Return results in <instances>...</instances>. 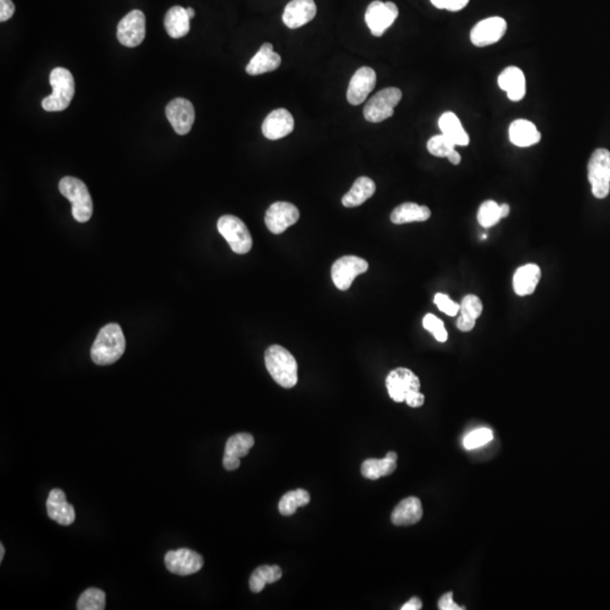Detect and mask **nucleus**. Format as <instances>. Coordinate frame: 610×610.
Returning <instances> with one entry per match:
<instances>
[{
  "label": "nucleus",
  "instance_id": "nucleus-1",
  "mask_svg": "<svg viewBox=\"0 0 610 610\" xmlns=\"http://www.w3.org/2000/svg\"><path fill=\"white\" fill-rule=\"evenodd\" d=\"M126 339L120 325L109 323L97 334L91 349L92 361L97 365L116 363L125 353Z\"/></svg>",
  "mask_w": 610,
  "mask_h": 610
},
{
  "label": "nucleus",
  "instance_id": "nucleus-2",
  "mask_svg": "<svg viewBox=\"0 0 610 610\" xmlns=\"http://www.w3.org/2000/svg\"><path fill=\"white\" fill-rule=\"evenodd\" d=\"M264 364L275 382L285 389L298 383V362L287 349L280 345L268 347L264 353Z\"/></svg>",
  "mask_w": 610,
  "mask_h": 610
},
{
  "label": "nucleus",
  "instance_id": "nucleus-3",
  "mask_svg": "<svg viewBox=\"0 0 610 610\" xmlns=\"http://www.w3.org/2000/svg\"><path fill=\"white\" fill-rule=\"evenodd\" d=\"M52 86V94L42 101V108L49 112L64 111L69 107L75 95V81L69 70L57 67L49 77Z\"/></svg>",
  "mask_w": 610,
  "mask_h": 610
},
{
  "label": "nucleus",
  "instance_id": "nucleus-4",
  "mask_svg": "<svg viewBox=\"0 0 610 610\" xmlns=\"http://www.w3.org/2000/svg\"><path fill=\"white\" fill-rule=\"evenodd\" d=\"M59 190L71 203L74 219L79 223L88 222L93 214V201L85 183L74 176H65L59 183Z\"/></svg>",
  "mask_w": 610,
  "mask_h": 610
},
{
  "label": "nucleus",
  "instance_id": "nucleus-5",
  "mask_svg": "<svg viewBox=\"0 0 610 610\" xmlns=\"http://www.w3.org/2000/svg\"><path fill=\"white\" fill-rule=\"evenodd\" d=\"M403 93L397 87H388L378 92L365 104L363 115L366 121L379 124L387 119L391 118L395 113V108L400 102Z\"/></svg>",
  "mask_w": 610,
  "mask_h": 610
},
{
  "label": "nucleus",
  "instance_id": "nucleus-6",
  "mask_svg": "<svg viewBox=\"0 0 610 610\" xmlns=\"http://www.w3.org/2000/svg\"><path fill=\"white\" fill-rule=\"evenodd\" d=\"M588 178L591 183L592 194L598 199H604L610 192V152L598 149L592 153L588 164Z\"/></svg>",
  "mask_w": 610,
  "mask_h": 610
},
{
  "label": "nucleus",
  "instance_id": "nucleus-7",
  "mask_svg": "<svg viewBox=\"0 0 610 610\" xmlns=\"http://www.w3.org/2000/svg\"><path fill=\"white\" fill-rule=\"evenodd\" d=\"M217 230L225 240L228 241L232 251L237 255H246L251 250V234L246 225L237 216H222L217 222Z\"/></svg>",
  "mask_w": 610,
  "mask_h": 610
},
{
  "label": "nucleus",
  "instance_id": "nucleus-8",
  "mask_svg": "<svg viewBox=\"0 0 610 610\" xmlns=\"http://www.w3.org/2000/svg\"><path fill=\"white\" fill-rule=\"evenodd\" d=\"M368 264L356 255H345L338 259L331 268V278L340 291H347L356 277L368 271Z\"/></svg>",
  "mask_w": 610,
  "mask_h": 610
},
{
  "label": "nucleus",
  "instance_id": "nucleus-9",
  "mask_svg": "<svg viewBox=\"0 0 610 610\" xmlns=\"http://www.w3.org/2000/svg\"><path fill=\"white\" fill-rule=\"evenodd\" d=\"M399 15L397 5L391 1L375 0L368 5L365 12V22L374 37H382L384 32L395 23Z\"/></svg>",
  "mask_w": 610,
  "mask_h": 610
},
{
  "label": "nucleus",
  "instance_id": "nucleus-10",
  "mask_svg": "<svg viewBox=\"0 0 610 610\" xmlns=\"http://www.w3.org/2000/svg\"><path fill=\"white\" fill-rule=\"evenodd\" d=\"M146 35V17L142 10H135L119 22L117 37L122 46L135 48L143 43Z\"/></svg>",
  "mask_w": 610,
  "mask_h": 610
},
{
  "label": "nucleus",
  "instance_id": "nucleus-11",
  "mask_svg": "<svg viewBox=\"0 0 610 610\" xmlns=\"http://www.w3.org/2000/svg\"><path fill=\"white\" fill-rule=\"evenodd\" d=\"M386 384L389 396L396 403H403L410 392L419 391L421 389L418 377L406 368L392 370L387 377Z\"/></svg>",
  "mask_w": 610,
  "mask_h": 610
},
{
  "label": "nucleus",
  "instance_id": "nucleus-12",
  "mask_svg": "<svg viewBox=\"0 0 610 610\" xmlns=\"http://www.w3.org/2000/svg\"><path fill=\"white\" fill-rule=\"evenodd\" d=\"M300 219L298 207L286 201L273 203L264 216V223L273 234H282Z\"/></svg>",
  "mask_w": 610,
  "mask_h": 610
},
{
  "label": "nucleus",
  "instance_id": "nucleus-13",
  "mask_svg": "<svg viewBox=\"0 0 610 610\" xmlns=\"http://www.w3.org/2000/svg\"><path fill=\"white\" fill-rule=\"evenodd\" d=\"M507 23L505 19L498 16H493L489 19L478 22L471 32V41L478 48L492 46L498 42L505 35Z\"/></svg>",
  "mask_w": 610,
  "mask_h": 610
},
{
  "label": "nucleus",
  "instance_id": "nucleus-14",
  "mask_svg": "<svg viewBox=\"0 0 610 610\" xmlns=\"http://www.w3.org/2000/svg\"><path fill=\"white\" fill-rule=\"evenodd\" d=\"M165 566L171 573L180 577H188L201 571L203 566V556L194 550L181 548L167 552L164 557Z\"/></svg>",
  "mask_w": 610,
  "mask_h": 610
},
{
  "label": "nucleus",
  "instance_id": "nucleus-15",
  "mask_svg": "<svg viewBox=\"0 0 610 610\" xmlns=\"http://www.w3.org/2000/svg\"><path fill=\"white\" fill-rule=\"evenodd\" d=\"M165 113L176 134L187 135L190 133L196 119L194 108L190 101L183 97H176L167 104Z\"/></svg>",
  "mask_w": 610,
  "mask_h": 610
},
{
  "label": "nucleus",
  "instance_id": "nucleus-16",
  "mask_svg": "<svg viewBox=\"0 0 610 610\" xmlns=\"http://www.w3.org/2000/svg\"><path fill=\"white\" fill-rule=\"evenodd\" d=\"M377 85V74L371 67H362L356 70L349 82L347 90V101L352 105L363 103L371 92Z\"/></svg>",
  "mask_w": 610,
  "mask_h": 610
},
{
  "label": "nucleus",
  "instance_id": "nucleus-17",
  "mask_svg": "<svg viewBox=\"0 0 610 610\" xmlns=\"http://www.w3.org/2000/svg\"><path fill=\"white\" fill-rule=\"evenodd\" d=\"M255 446V437L249 433H237L228 439L225 446L223 466L228 471H237L240 467V459L246 457Z\"/></svg>",
  "mask_w": 610,
  "mask_h": 610
},
{
  "label": "nucleus",
  "instance_id": "nucleus-18",
  "mask_svg": "<svg viewBox=\"0 0 610 610\" xmlns=\"http://www.w3.org/2000/svg\"><path fill=\"white\" fill-rule=\"evenodd\" d=\"M294 118L286 109L271 111L262 124V134L269 140H278L289 136L294 129Z\"/></svg>",
  "mask_w": 610,
  "mask_h": 610
},
{
  "label": "nucleus",
  "instance_id": "nucleus-19",
  "mask_svg": "<svg viewBox=\"0 0 610 610\" xmlns=\"http://www.w3.org/2000/svg\"><path fill=\"white\" fill-rule=\"evenodd\" d=\"M316 15L314 0H291L286 5L282 22L291 30L300 28L312 21Z\"/></svg>",
  "mask_w": 610,
  "mask_h": 610
},
{
  "label": "nucleus",
  "instance_id": "nucleus-20",
  "mask_svg": "<svg viewBox=\"0 0 610 610\" xmlns=\"http://www.w3.org/2000/svg\"><path fill=\"white\" fill-rule=\"evenodd\" d=\"M46 512L50 519L61 525H70L76 518L75 509L68 503L66 494L59 489H52L49 494Z\"/></svg>",
  "mask_w": 610,
  "mask_h": 610
},
{
  "label": "nucleus",
  "instance_id": "nucleus-21",
  "mask_svg": "<svg viewBox=\"0 0 610 610\" xmlns=\"http://www.w3.org/2000/svg\"><path fill=\"white\" fill-rule=\"evenodd\" d=\"M282 64V58L277 52L273 51L271 43H264L255 57L246 66V73L250 76H258L262 74L271 73L276 70Z\"/></svg>",
  "mask_w": 610,
  "mask_h": 610
},
{
  "label": "nucleus",
  "instance_id": "nucleus-22",
  "mask_svg": "<svg viewBox=\"0 0 610 610\" xmlns=\"http://www.w3.org/2000/svg\"><path fill=\"white\" fill-rule=\"evenodd\" d=\"M498 83L500 88L507 92V97L511 101L519 102L525 97V77L523 70L520 68L514 67V66L505 68L500 74Z\"/></svg>",
  "mask_w": 610,
  "mask_h": 610
},
{
  "label": "nucleus",
  "instance_id": "nucleus-23",
  "mask_svg": "<svg viewBox=\"0 0 610 610\" xmlns=\"http://www.w3.org/2000/svg\"><path fill=\"white\" fill-rule=\"evenodd\" d=\"M423 518L422 502L417 498H407L392 511L391 521L395 525H416Z\"/></svg>",
  "mask_w": 610,
  "mask_h": 610
},
{
  "label": "nucleus",
  "instance_id": "nucleus-24",
  "mask_svg": "<svg viewBox=\"0 0 610 610\" xmlns=\"http://www.w3.org/2000/svg\"><path fill=\"white\" fill-rule=\"evenodd\" d=\"M541 269L534 264H525L516 271L514 276V289L516 295L527 296L536 291L541 282Z\"/></svg>",
  "mask_w": 610,
  "mask_h": 610
},
{
  "label": "nucleus",
  "instance_id": "nucleus-25",
  "mask_svg": "<svg viewBox=\"0 0 610 610\" xmlns=\"http://www.w3.org/2000/svg\"><path fill=\"white\" fill-rule=\"evenodd\" d=\"M511 143L518 147H530L539 143L541 134L532 121L518 119L511 124L509 129Z\"/></svg>",
  "mask_w": 610,
  "mask_h": 610
},
{
  "label": "nucleus",
  "instance_id": "nucleus-26",
  "mask_svg": "<svg viewBox=\"0 0 610 610\" xmlns=\"http://www.w3.org/2000/svg\"><path fill=\"white\" fill-rule=\"evenodd\" d=\"M398 455L396 452H388L386 458L368 459L361 467L362 475L371 480H377L381 477L389 476L397 469Z\"/></svg>",
  "mask_w": 610,
  "mask_h": 610
},
{
  "label": "nucleus",
  "instance_id": "nucleus-27",
  "mask_svg": "<svg viewBox=\"0 0 610 610\" xmlns=\"http://www.w3.org/2000/svg\"><path fill=\"white\" fill-rule=\"evenodd\" d=\"M377 190V185L373 180L368 176H361L356 179L352 189L341 199L344 206L347 208L361 206L362 203L370 199Z\"/></svg>",
  "mask_w": 610,
  "mask_h": 610
},
{
  "label": "nucleus",
  "instance_id": "nucleus-28",
  "mask_svg": "<svg viewBox=\"0 0 610 610\" xmlns=\"http://www.w3.org/2000/svg\"><path fill=\"white\" fill-rule=\"evenodd\" d=\"M431 217V210L426 206H419L415 203H404L396 207L390 216L393 224L425 222Z\"/></svg>",
  "mask_w": 610,
  "mask_h": 610
},
{
  "label": "nucleus",
  "instance_id": "nucleus-29",
  "mask_svg": "<svg viewBox=\"0 0 610 610\" xmlns=\"http://www.w3.org/2000/svg\"><path fill=\"white\" fill-rule=\"evenodd\" d=\"M164 26L171 37L180 39L185 37L190 31V19L187 10L181 6L172 7L165 15Z\"/></svg>",
  "mask_w": 610,
  "mask_h": 610
},
{
  "label": "nucleus",
  "instance_id": "nucleus-30",
  "mask_svg": "<svg viewBox=\"0 0 610 610\" xmlns=\"http://www.w3.org/2000/svg\"><path fill=\"white\" fill-rule=\"evenodd\" d=\"M439 127L444 136L452 140L455 145L467 146L471 143L465 128L453 112H446L439 119Z\"/></svg>",
  "mask_w": 610,
  "mask_h": 610
},
{
  "label": "nucleus",
  "instance_id": "nucleus-31",
  "mask_svg": "<svg viewBox=\"0 0 610 610\" xmlns=\"http://www.w3.org/2000/svg\"><path fill=\"white\" fill-rule=\"evenodd\" d=\"M282 568L277 565H262L255 568L249 580L250 590L259 593L264 589V586L277 582L282 577Z\"/></svg>",
  "mask_w": 610,
  "mask_h": 610
},
{
  "label": "nucleus",
  "instance_id": "nucleus-32",
  "mask_svg": "<svg viewBox=\"0 0 610 610\" xmlns=\"http://www.w3.org/2000/svg\"><path fill=\"white\" fill-rule=\"evenodd\" d=\"M310 494L307 491H304V489L291 491V492L286 493L280 498V504H278V510H280V514L282 516H293L298 507H305V505L310 503Z\"/></svg>",
  "mask_w": 610,
  "mask_h": 610
},
{
  "label": "nucleus",
  "instance_id": "nucleus-33",
  "mask_svg": "<svg viewBox=\"0 0 610 610\" xmlns=\"http://www.w3.org/2000/svg\"><path fill=\"white\" fill-rule=\"evenodd\" d=\"M77 609H105V593L96 588H90V589L85 590L77 601Z\"/></svg>",
  "mask_w": 610,
  "mask_h": 610
},
{
  "label": "nucleus",
  "instance_id": "nucleus-34",
  "mask_svg": "<svg viewBox=\"0 0 610 610\" xmlns=\"http://www.w3.org/2000/svg\"><path fill=\"white\" fill-rule=\"evenodd\" d=\"M477 219L483 228H493L502 219L501 206L493 201H484L477 213Z\"/></svg>",
  "mask_w": 610,
  "mask_h": 610
},
{
  "label": "nucleus",
  "instance_id": "nucleus-35",
  "mask_svg": "<svg viewBox=\"0 0 610 610\" xmlns=\"http://www.w3.org/2000/svg\"><path fill=\"white\" fill-rule=\"evenodd\" d=\"M455 144L443 134L432 137L427 142V151L437 158H448L455 149Z\"/></svg>",
  "mask_w": 610,
  "mask_h": 610
},
{
  "label": "nucleus",
  "instance_id": "nucleus-36",
  "mask_svg": "<svg viewBox=\"0 0 610 610\" xmlns=\"http://www.w3.org/2000/svg\"><path fill=\"white\" fill-rule=\"evenodd\" d=\"M483 312V302L474 294L466 295L460 304V316L477 320Z\"/></svg>",
  "mask_w": 610,
  "mask_h": 610
},
{
  "label": "nucleus",
  "instance_id": "nucleus-37",
  "mask_svg": "<svg viewBox=\"0 0 610 610\" xmlns=\"http://www.w3.org/2000/svg\"><path fill=\"white\" fill-rule=\"evenodd\" d=\"M493 440V432L489 428H478L466 435L464 446L467 450H474L489 443Z\"/></svg>",
  "mask_w": 610,
  "mask_h": 610
},
{
  "label": "nucleus",
  "instance_id": "nucleus-38",
  "mask_svg": "<svg viewBox=\"0 0 610 610\" xmlns=\"http://www.w3.org/2000/svg\"><path fill=\"white\" fill-rule=\"evenodd\" d=\"M423 327L434 334L435 339L437 341L446 343V339H448V331H446V327H444L443 321L439 319L434 314L428 313V314L424 316Z\"/></svg>",
  "mask_w": 610,
  "mask_h": 610
},
{
  "label": "nucleus",
  "instance_id": "nucleus-39",
  "mask_svg": "<svg viewBox=\"0 0 610 610\" xmlns=\"http://www.w3.org/2000/svg\"><path fill=\"white\" fill-rule=\"evenodd\" d=\"M434 303L437 304L439 310L446 313V316H455L460 311V304L455 303V300L448 296V295L437 293L435 295Z\"/></svg>",
  "mask_w": 610,
  "mask_h": 610
},
{
  "label": "nucleus",
  "instance_id": "nucleus-40",
  "mask_svg": "<svg viewBox=\"0 0 610 610\" xmlns=\"http://www.w3.org/2000/svg\"><path fill=\"white\" fill-rule=\"evenodd\" d=\"M471 0H431L433 6L439 10H446L449 12H459L464 10Z\"/></svg>",
  "mask_w": 610,
  "mask_h": 610
},
{
  "label": "nucleus",
  "instance_id": "nucleus-41",
  "mask_svg": "<svg viewBox=\"0 0 610 610\" xmlns=\"http://www.w3.org/2000/svg\"><path fill=\"white\" fill-rule=\"evenodd\" d=\"M439 609L462 610L465 609V608L455 604V601H453L452 592H448V593H446V595H442V597H441L440 598V600H439Z\"/></svg>",
  "mask_w": 610,
  "mask_h": 610
},
{
  "label": "nucleus",
  "instance_id": "nucleus-42",
  "mask_svg": "<svg viewBox=\"0 0 610 610\" xmlns=\"http://www.w3.org/2000/svg\"><path fill=\"white\" fill-rule=\"evenodd\" d=\"M15 12V5L12 0H0V22H6L12 19Z\"/></svg>",
  "mask_w": 610,
  "mask_h": 610
},
{
  "label": "nucleus",
  "instance_id": "nucleus-43",
  "mask_svg": "<svg viewBox=\"0 0 610 610\" xmlns=\"http://www.w3.org/2000/svg\"><path fill=\"white\" fill-rule=\"evenodd\" d=\"M406 404L408 406L413 407V408H417V407H421L424 405V401H425V397L423 393H421L419 391H413L410 392L409 395L406 397Z\"/></svg>",
  "mask_w": 610,
  "mask_h": 610
},
{
  "label": "nucleus",
  "instance_id": "nucleus-44",
  "mask_svg": "<svg viewBox=\"0 0 610 610\" xmlns=\"http://www.w3.org/2000/svg\"><path fill=\"white\" fill-rule=\"evenodd\" d=\"M476 325V320L471 319L467 316H460L457 321V328L462 332H469L473 330Z\"/></svg>",
  "mask_w": 610,
  "mask_h": 610
},
{
  "label": "nucleus",
  "instance_id": "nucleus-45",
  "mask_svg": "<svg viewBox=\"0 0 610 610\" xmlns=\"http://www.w3.org/2000/svg\"><path fill=\"white\" fill-rule=\"evenodd\" d=\"M423 604L421 599L417 597H413L408 602L401 607V610H419L422 609Z\"/></svg>",
  "mask_w": 610,
  "mask_h": 610
},
{
  "label": "nucleus",
  "instance_id": "nucleus-46",
  "mask_svg": "<svg viewBox=\"0 0 610 610\" xmlns=\"http://www.w3.org/2000/svg\"><path fill=\"white\" fill-rule=\"evenodd\" d=\"M446 158H448L450 163H452L453 165H459L461 163V155H460L455 149H453L452 152L450 153Z\"/></svg>",
  "mask_w": 610,
  "mask_h": 610
},
{
  "label": "nucleus",
  "instance_id": "nucleus-47",
  "mask_svg": "<svg viewBox=\"0 0 610 610\" xmlns=\"http://www.w3.org/2000/svg\"><path fill=\"white\" fill-rule=\"evenodd\" d=\"M509 214H510V206H509L507 203H503V205H501L502 219H507Z\"/></svg>",
  "mask_w": 610,
  "mask_h": 610
},
{
  "label": "nucleus",
  "instance_id": "nucleus-48",
  "mask_svg": "<svg viewBox=\"0 0 610 610\" xmlns=\"http://www.w3.org/2000/svg\"><path fill=\"white\" fill-rule=\"evenodd\" d=\"M187 14H188L189 19H194V15H196V12H194V8L189 7V8H187Z\"/></svg>",
  "mask_w": 610,
  "mask_h": 610
},
{
  "label": "nucleus",
  "instance_id": "nucleus-49",
  "mask_svg": "<svg viewBox=\"0 0 610 610\" xmlns=\"http://www.w3.org/2000/svg\"><path fill=\"white\" fill-rule=\"evenodd\" d=\"M3 555H5V547L3 543L0 545V563L3 562Z\"/></svg>",
  "mask_w": 610,
  "mask_h": 610
}]
</instances>
